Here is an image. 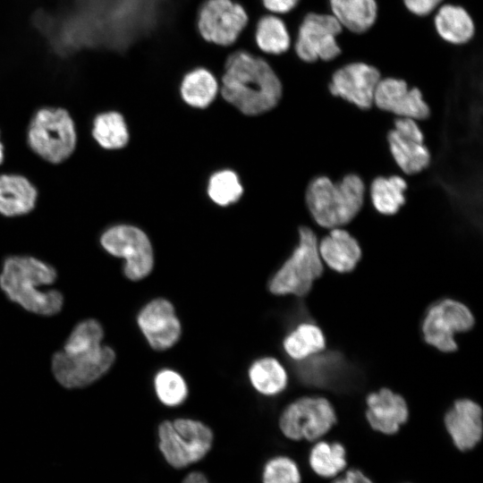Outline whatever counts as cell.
<instances>
[{
	"mask_svg": "<svg viewBox=\"0 0 483 483\" xmlns=\"http://www.w3.org/2000/svg\"><path fill=\"white\" fill-rule=\"evenodd\" d=\"M284 94L283 84L271 65L261 56L237 50L226 59L219 81L223 100L247 115L275 107Z\"/></svg>",
	"mask_w": 483,
	"mask_h": 483,
	"instance_id": "1",
	"label": "cell"
},
{
	"mask_svg": "<svg viewBox=\"0 0 483 483\" xmlns=\"http://www.w3.org/2000/svg\"><path fill=\"white\" fill-rule=\"evenodd\" d=\"M104 329L95 319L80 322L62 351L52 359L55 379L66 388L87 386L103 377L115 360L114 350L102 343Z\"/></svg>",
	"mask_w": 483,
	"mask_h": 483,
	"instance_id": "2",
	"label": "cell"
},
{
	"mask_svg": "<svg viewBox=\"0 0 483 483\" xmlns=\"http://www.w3.org/2000/svg\"><path fill=\"white\" fill-rule=\"evenodd\" d=\"M57 274L54 267L32 256L7 257L0 272V288L13 302L35 314L51 316L58 313L64 298L56 290L40 291L52 284Z\"/></svg>",
	"mask_w": 483,
	"mask_h": 483,
	"instance_id": "3",
	"label": "cell"
},
{
	"mask_svg": "<svg viewBox=\"0 0 483 483\" xmlns=\"http://www.w3.org/2000/svg\"><path fill=\"white\" fill-rule=\"evenodd\" d=\"M365 195L363 180L355 174L333 182L326 176L313 179L306 191V204L314 221L324 228H341L360 211Z\"/></svg>",
	"mask_w": 483,
	"mask_h": 483,
	"instance_id": "4",
	"label": "cell"
},
{
	"mask_svg": "<svg viewBox=\"0 0 483 483\" xmlns=\"http://www.w3.org/2000/svg\"><path fill=\"white\" fill-rule=\"evenodd\" d=\"M215 441L212 428L205 422L181 417L161 421L157 428V447L171 468L186 470L199 463Z\"/></svg>",
	"mask_w": 483,
	"mask_h": 483,
	"instance_id": "5",
	"label": "cell"
},
{
	"mask_svg": "<svg viewBox=\"0 0 483 483\" xmlns=\"http://www.w3.org/2000/svg\"><path fill=\"white\" fill-rule=\"evenodd\" d=\"M77 139L74 120L63 106L38 108L26 131V140L30 150L52 165L62 164L72 157L76 149Z\"/></svg>",
	"mask_w": 483,
	"mask_h": 483,
	"instance_id": "6",
	"label": "cell"
},
{
	"mask_svg": "<svg viewBox=\"0 0 483 483\" xmlns=\"http://www.w3.org/2000/svg\"><path fill=\"white\" fill-rule=\"evenodd\" d=\"M322 272L317 235L310 228L301 226L298 245L270 278L268 289L275 295L304 296Z\"/></svg>",
	"mask_w": 483,
	"mask_h": 483,
	"instance_id": "7",
	"label": "cell"
},
{
	"mask_svg": "<svg viewBox=\"0 0 483 483\" xmlns=\"http://www.w3.org/2000/svg\"><path fill=\"white\" fill-rule=\"evenodd\" d=\"M100 245L110 255L123 258L124 275L131 281L147 277L154 267V253L146 233L130 225H116L101 234Z\"/></svg>",
	"mask_w": 483,
	"mask_h": 483,
	"instance_id": "8",
	"label": "cell"
},
{
	"mask_svg": "<svg viewBox=\"0 0 483 483\" xmlns=\"http://www.w3.org/2000/svg\"><path fill=\"white\" fill-rule=\"evenodd\" d=\"M336 422L331 403L322 397H302L284 408L278 420L282 434L292 441H315Z\"/></svg>",
	"mask_w": 483,
	"mask_h": 483,
	"instance_id": "9",
	"label": "cell"
},
{
	"mask_svg": "<svg viewBox=\"0 0 483 483\" xmlns=\"http://www.w3.org/2000/svg\"><path fill=\"white\" fill-rule=\"evenodd\" d=\"M342 30L343 27L332 14L309 12L301 20L292 47L304 63L311 64L318 59L331 61L341 54L336 38Z\"/></svg>",
	"mask_w": 483,
	"mask_h": 483,
	"instance_id": "10",
	"label": "cell"
},
{
	"mask_svg": "<svg viewBox=\"0 0 483 483\" xmlns=\"http://www.w3.org/2000/svg\"><path fill=\"white\" fill-rule=\"evenodd\" d=\"M474 318L462 303L443 300L433 304L427 311L422 323L425 341L445 352L457 348L454 335L470 330Z\"/></svg>",
	"mask_w": 483,
	"mask_h": 483,
	"instance_id": "11",
	"label": "cell"
},
{
	"mask_svg": "<svg viewBox=\"0 0 483 483\" xmlns=\"http://www.w3.org/2000/svg\"><path fill=\"white\" fill-rule=\"evenodd\" d=\"M247 22V13L241 4L232 0H207L199 11L197 26L206 41L229 47Z\"/></svg>",
	"mask_w": 483,
	"mask_h": 483,
	"instance_id": "12",
	"label": "cell"
},
{
	"mask_svg": "<svg viewBox=\"0 0 483 483\" xmlns=\"http://www.w3.org/2000/svg\"><path fill=\"white\" fill-rule=\"evenodd\" d=\"M138 326L148 345L156 351L174 346L182 335V324L173 303L165 298H155L137 315Z\"/></svg>",
	"mask_w": 483,
	"mask_h": 483,
	"instance_id": "13",
	"label": "cell"
},
{
	"mask_svg": "<svg viewBox=\"0 0 483 483\" xmlns=\"http://www.w3.org/2000/svg\"><path fill=\"white\" fill-rule=\"evenodd\" d=\"M387 140L395 163L404 174H419L429 165L431 155L415 120L397 118L394 128L388 132Z\"/></svg>",
	"mask_w": 483,
	"mask_h": 483,
	"instance_id": "14",
	"label": "cell"
},
{
	"mask_svg": "<svg viewBox=\"0 0 483 483\" xmlns=\"http://www.w3.org/2000/svg\"><path fill=\"white\" fill-rule=\"evenodd\" d=\"M380 80L381 73L375 66L355 62L336 70L328 89L333 96L340 97L360 109H369Z\"/></svg>",
	"mask_w": 483,
	"mask_h": 483,
	"instance_id": "15",
	"label": "cell"
},
{
	"mask_svg": "<svg viewBox=\"0 0 483 483\" xmlns=\"http://www.w3.org/2000/svg\"><path fill=\"white\" fill-rule=\"evenodd\" d=\"M373 104L383 111L415 121L430 116V108L420 90L409 89L406 81L401 79H381L375 89Z\"/></svg>",
	"mask_w": 483,
	"mask_h": 483,
	"instance_id": "16",
	"label": "cell"
},
{
	"mask_svg": "<svg viewBox=\"0 0 483 483\" xmlns=\"http://www.w3.org/2000/svg\"><path fill=\"white\" fill-rule=\"evenodd\" d=\"M445 425L454 445L460 451L470 450L482 437L481 408L471 400H458L445 414Z\"/></svg>",
	"mask_w": 483,
	"mask_h": 483,
	"instance_id": "17",
	"label": "cell"
},
{
	"mask_svg": "<svg viewBox=\"0 0 483 483\" xmlns=\"http://www.w3.org/2000/svg\"><path fill=\"white\" fill-rule=\"evenodd\" d=\"M367 419L371 428L383 434L396 433L408 419V407L404 399L384 388L367 398Z\"/></svg>",
	"mask_w": 483,
	"mask_h": 483,
	"instance_id": "18",
	"label": "cell"
},
{
	"mask_svg": "<svg viewBox=\"0 0 483 483\" xmlns=\"http://www.w3.org/2000/svg\"><path fill=\"white\" fill-rule=\"evenodd\" d=\"M38 197V189L26 176L14 173L0 174L1 216L18 217L30 214Z\"/></svg>",
	"mask_w": 483,
	"mask_h": 483,
	"instance_id": "19",
	"label": "cell"
},
{
	"mask_svg": "<svg viewBox=\"0 0 483 483\" xmlns=\"http://www.w3.org/2000/svg\"><path fill=\"white\" fill-rule=\"evenodd\" d=\"M321 259L333 270L351 272L361 258V249L357 240L346 230L334 228L318 243Z\"/></svg>",
	"mask_w": 483,
	"mask_h": 483,
	"instance_id": "20",
	"label": "cell"
},
{
	"mask_svg": "<svg viewBox=\"0 0 483 483\" xmlns=\"http://www.w3.org/2000/svg\"><path fill=\"white\" fill-rule=\"evenodd\" d=\"M345 371L343 358L333 352L300 360L296 368L298 378L303 384L315 386H333L343 378Z\"/></svg>",
	"mask_w": 483,
	"mask_h": 483,
	"instance_id": "21",
	"label": "cell"
},
{
	"mask_svg": "<svg viewBox=\"0 0 483 483\" xmlns=\"http://www.w3.org/2000/svg\"><path fill=\"white\" fill-rule=\"evenodd\" d=\"M434 26L442 39L453 45L469 42L475 33L471 16L463 7L454 4H445L438 9Z\"/></svg>",
	"mask_w": 483,
	"mask_h": 483,
	"instance_id": "22",
	"label": "cell"
},
{
	"mask_svg": "<svg viewBox=\"0 0 483 483\" xmlns=\"http://www.w3.org/2000/svg\"><path fill=\"white\" fill-rule=\"evenodd\" d=\"M332 15L341 26L356 34L364 33L376 22V0H329Z\"/></svg>",
	"mask_w": 483,
	"mask_h": 483,
	"instance_id": "23",
	"label": "cell"
},
{
	"mask_svg": "<svg viewBox=\"0 0 483 483\" xmlns=\"http://www.w3.org/2000/svg\"><path fill=\"white\" fill-rule=\"evenodd\" d=\"M179 93L182 100L195 108H206L219 94V83L205 68L187 72L181 81Z\"/></svg>",
	"mask_w": 483,
	"mask_h": 483,
	"instance_id": "24",
	"label": "cell"
},
{
	"mask_svg": "<svg viewBox=\"0 0 483 483\" xmlns=\"http://www.w3.org/2000/svg\"><path fill=\"white\" fill-rule=\"evenodd\" d=\"M251 386L265 396H275L282 393L288 382L284 366L274 357H261L255 360L248 369Z\"/></svg>",
	"mask_w": 483,
	"mask_h": 483,
	"instance_id": "25",
	"label": "cell"
},
{
	"mask_svg": "<svg viewBox=\"0 0 483 483\" xmlns=\"http://www.w3.org/2000/svg\"><path fill=\"white\" fill-rule=\"evenodd\" d=\"M91 135L103 148L120 149L129 140L128 128L122 114L117 111L98 113L92 121Z\"/></svg>",
	"mask_w": 483,
	"mask_h": 483,
	"instance_id": "26",
	"label": "cell"
},
{
	"mask_svg": "<svg viewBox=\"0 0 483 483\" xmlns=\"http://www.w3.org/2000/svg\"><path fill=\"white\" fill-rule=\"evenodd\" d=\"M325 336L321 329L311 323L298 325L283 341L285 353L297 361L318 354L325 348Z\"/></svg>",
	"mask_w": 483,
	"mask_h": 483,
	"instance_id": "27",
	"label": "cell"
},
{
	"mask_svg": "<svg viewBox=\"0 0 483 483\" xmlns=\"http://www.w3.org/2000/svg\"><path fill=\"white\" fill-rule=\"evenodd\" d=\"M405 180L398 175L377 177L370 185L371 202L382 215H394L405 203Z\"/></svg>",
	"mask_w": 483,
	"mask_h": 483,
	"instance_id": "28",
	"label": "cell"
},
{
	"mask_svg": "<svg viewBox=\"0 0 483 483\" xmlns=\"http://www.w3.org/2000/svg\"><path fill=\"white\" fill-rule=\"evenodd\" d=\"M255 42L264 54L281 55L291 46V37L284 21L277 15L267 13L261 17L255 30Z\"/></svg>",
	"mask_w": 483,
	"mask_h": 483,
	"instance_id": "29",
	"label": "cell"
},
{
	"mask_svg": "<svg viewBox=\"0 0 483 483\" xmlns=\"http://www.w3.org/2000/svg\"><path fill=\"white\" fill-rule=\"evenodd\" d=\"M308 461L318 476L334 478L347 466L346 450L341 443L319 441L310 449Z\"/></svg>",
	"mask_w": 483,
	"mask_h": 483,
	"instance_id": "30",
	"label": "cell"
},
{
	"mask_svg": "<svg viewBox=\"0 0 483 483\" xmlns=\"http://www.w3.org/2000/svg\"><path fill=\"white\" fill-rule=\"evenodd\" d=\"M154 391L158 401L166 407L182 405L189 394L188 385L181 373L165 368L158 370L153 379Z\"/></svg>",
	"mask_w": 483,
	"mask_h": 483,
	"instance_id": "31",
	"label": "cell"
},
{
	"mask_svg": "<svg viewBox=\"0 0 483 483\" xmlns=\"http://www.w3.org/2000/svg\"><path fill=\"white\" fill-rule=\"evenodd\" d=\"M260 480L261 483H301V474L292 458L280 454L264 462Z\"/></svg>",
	"mask_w": 483,
	"mask_h": 483,
	"instance_id": "32",
	"label": "cell"
},
{
	"mask_svg": "<svg viewBox=\"0 0 483 483\" xmlns=\"http://www.w3.org/2000/svg\"><path fill=\"white\" fill-rule=\"evenodd\" d=\"M208 192L214 202L220 206H227L240 199L242 187L235 173L224 170L211 176Z\"/></svg>",
	"mask_w": 483,
	"mask_h": 483,
	"instance_id": "33",
	"label": "cell"
},
{
	"mask_svg": "<svg viewBox=\"0 0 483 483\" xmlns=\"http://www.w3.org/2000/svg\"><path fill=\"white\" fill-rule=\"evenodd\" d=\"M443 0H403L404 6L418 16L430 14Z\"/></svg>",
	"mask_w": 483,
	"mask_h": 483,
	"instance_id": "34",
	"label": "cell"
},
{
	"mask_svg": "<svg viewBox=\"0 0 483 483\" xmlns=\"http://www.w3.org/2000/svg\"><path fill=\"white\" fill-rule=\"evenodd\" d=\"M265 9L275 15L280 16L293 10L300 0H261Z\"/></svg>",
	"mask_w": 483,
	"mask_h": 483,
	"instance_id": "35",
	"label": "cell"
},
{
	"mask_svg": "<svg viewBox=\"0 0 483 483\" xmlns=\"http://www.w3.org/2000/svg\"><path fill=\"white\" fill-rule=\"evenodd\" d=\"M333 483H373V481L358 469H350Z\"/></svg>",
	"mask_w": 483,
	"mask_h": 483,
	"instance_id": "36",
	"label": "cell"
},
{
	"mask_svg": "<svg viewBox=\"0 0 483 483\" xmlns=\"http://www.w3.org/2000/svg\"><path fill=\"white\" fill-rule=\"evenodd\" d=\"M180 483H210L203 471L199 469L186 470Z\"/></svg>",
	"mask_w": 483,
	"mask_h": 483,
	"instance_id": "37",
	"label": "cell"
},
{
	"mask_svg": "<svg viewBox=\"0 0 483 483\" xmlns=\"http://www.w3.org/2000/svg\"><path fill=\"white\" fill-rule=\"evenodd\" d=\"M4 160V147L3 142L0 140V165L3 164Z\"/></svg>",
	"mask_w": 483,
	"mask_h": 483,
	"instance_id": "38",
	"label": "cell"
}]
</instances>
